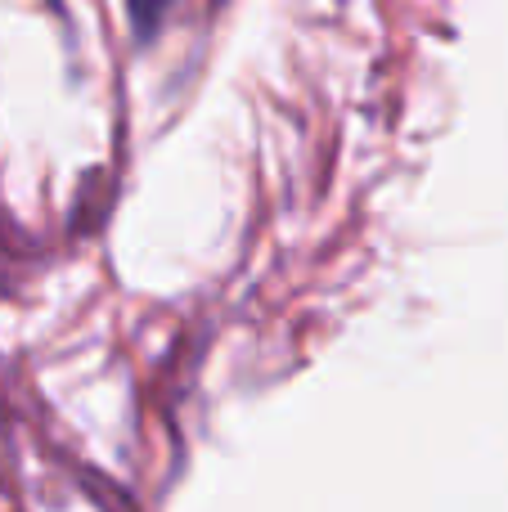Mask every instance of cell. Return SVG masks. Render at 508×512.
Masks as SVG:
<instances>
[]
</instances>
